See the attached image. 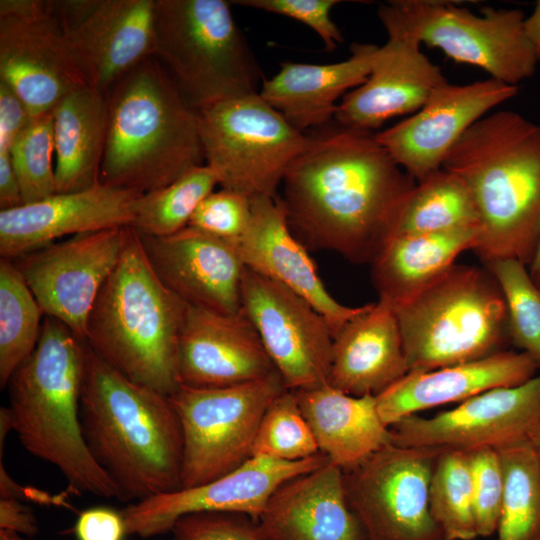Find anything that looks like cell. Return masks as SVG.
I'll list each match as a JSON object with an SVG mask.
<instances>
[{"instance_id":"cell-43","label":"cell","mask_w":540,"mask_h":540,"mask_svg":"<svg viewBox=\"0 0 540 540\" xmlns=\"http://www.w3.org/2000/svg\"><path fill=\"white\" fill-rule=\"evenodd\" d=\"M231 4L283 15L312 28L321 38L327 51L344 42L338 26L330 17L338 0H234Z\"/></svg>"},{"instance_id":"cell-28","label":"cell","mask_w":540,"mask_h":540,"mask_svg":"<svg viewBox=\"0 0 540 540\" xmlns=\"http://www.w3.org/2000/svg\"><path fill=\"white\" fill-rule=\"evenodd\" d=\"M378 48L354 43L347 59L332 64L284 61L258 93L299 131L321 129L334 119L337 100L366 82Z\"/></svg>"},{"instance_id":"cell-52","label":"cell","mask_w":540,"mask_h":540,"mask_svg":"<svg viewBox=\"0 0 540 540\" xmlns=\"http://www.w3.org/2000/svg\"><path fill=\"white\" fill-rule=\"evenodd\" d=\"M11 533H12L13 540H31V539L23 538V537L19 536L16 533H13V532H11Z\"/></svg>"},{"instance_id":"cell-31","label":"cell","mask_w":540,"mask_h":540,"mask_svg":"<svg viewBox=\"0 0 540 540\" xmlns=\"http://www.w3.org/2000/svg\"><path fill=\"white\" fill-rule=\"evenodd\" d=\"M478 228L393 236L371 263L379 299L395 307L427 287L455 263L463 251L474 249Z\"/></svg>"},{"instance_id":"cell-18","label":"cell","mask_w":540,"mask_h":540,"mask_svg":"<svg viewBox=\"0 0 540 540\" xmlns=\"http://www.w3.org/2000/svg\"><path fill=\"white\" fill-rule=\"evenodd\" d=\"M328 461L321 452L299 461L251 456L235 470L205 484L128 504L121 511L127 535L158 536L170 532L179 518L198 512L238 513L257 522L283 483Z\"/></svg>"},{"instance_id":"cell-29","label":"cell","mask_w":540,"mask_h":540,"mask_svg":"<svg viewBox=\"0 0 540 540\" xmlns=\"http://www.w3.org/2000/svg\"><path fill=\"white\" fill-rule=\"evenodd\" d=\"M318 449L342 470L352 468L390 443L373 395L353 396L329 383L293 391Z\"/></svg>"},{"instance_id":"cell-35","label":"cell","mask_w":540,"mask_h":540,"mask_svg":"<svg viewBox=\"0 0 540 540\" xmlns=\"http://www.w3.org/2000/svg\"><path fill=\"white\" fill-rule=\"evenodd\" d=\"M217 185V177L208 165L195 166L169 185L143 193L137 200L131 227L144 235H172L188 225L197 207Z\"/></svg>"},{"instance_id":"cell-19","label":"cell","mask_w":540,"mask_h":540,"mask_svg":"<svg viewBox=\"0 0 540 540\" xmlns=\"http://www.w3.org/2000/svg\"><path fill=\"white\" fill-rule=\"evenodd\" d=\"M519 88L489 78L440 85L421 109L375 138L415 182L442 168L445 157L478 120L518 94Z\"/></svg>"},{"instance_id":"cell-22","label":"cell","mask_w":540,"mask_h":540,"mask_svg":"<svg viewBox=\"0 0 540 540\" xmlns=\"http://www.w3.org/2000/svg\"><path fill=\"white\" fill-rule=\"evenodd\" d=\"M142 194L99 183L1 210V258L18 259L64 236L131 226Z\"/></svg>"},{"instance_id":"cell-23","label":"cell","mask_w":540,"mask_h":540,"mask_svg":"<svg viewBox=\"0 0 540 540\" xmlns=\"http://www.w3.org/2000/svg\"><path fill=\"white\" fill-rule=\"evenodd\" d=\"M275 370L243 309L227 315L188 305L178 343L180 385L229 387L261 379Z\"/></svg>"},{"instance_id":"cell-33","label":"cell","mask_w":540,"mask_h":540,"mask_svg":"<svg viewBox=\"0 0 540 540\" xmlns=\"http://www.w3.org/2000/svg\"><path fill=\"white\" fill-rule=\"evenodd\" d=\"M504 485L498 540L540 536V469L530 439L497 449Z\"/></svg>"},{"instance_id":"cell-34","label":"cell","mask_w":540,"mask_h":540,"mask_svg":"<svg viewBox=\"0 0 540 540\" xmlns=\"http://www.w3.org/2000/svg\"><path fill=\"white\" fill-rule=\"evenodd\" d=\"M43 312L22 273L10 259L0 260V386L6 388L16 369L38 343Z\"/></svg>"},{"instance_id":"cell-7","label":"cell","mask_w":540,"mask_h":540,"mask_svg":"<svg viewBox=\"0 0 540 540\" xmlns=\"http://www.w3.org/2000/svg\"><path fill=\"white\" fill-rule=\"evenodd\" d=\"M393 309L408 372L482 359L511 344L505 300L487 268L454 264Z\"/></svg>"},{"instance_id":"cell-6","label":"cell","mask_w":540,"mask_h":540,"mask_svg":"<svg viewBox=\"0 0 540 540\" xmlns=\"http://www.w3.org/2000/svg\"><path fill=\"white\" fill-rule=\"evenodd\" d=\"M108 131L100 183L141 193L204 164L198 113L150 57L107 93Z\"/></svg>"},{"instance_id":"cell-42","label":"cell","mask_w":540,"mask_h":540,"mask_svg":"<svg viewBox=\"0 0 540 540\" xmlns=\"http://www.w3.org/2000/svg\"><path fill=\"white\" fill-rule=\"evenodd\" d=\"M171 540H262L256 522L230 512H198L179 518Z\"/></svg>"},{"instance_id":"cell-47","label":"cell","mask_w":540,"mask_h":540,"mask_svg":"<svg viewBox=\"0 0 540 540\" xmlns=\"http://www.w3.org/2000/svg\"><path fill=\"white\" fill-rule=\"evenodd\" d=\"M20 183L9 152H0V211L23 205Z\"/></svg>"},{"instance_id":"cell-1","label":"cell","mask_w":540,"mask_h":540,"mask_svg":"<svg viewBox=\"0 0 540 540\" xmlns=\"http://www.w3.org/2000/svg\"><path fill=\"white\" fill-rule=\"evenodd\" d=\"M325 127L310 135L286 171L280 202L291 231L307 249L371 264L415 180L375 133Z\"/></svg>"},{"instance_id":"cell-44","label":"cell","mask_w":540,"mask_h":540,"mask_svg":"<svg viewBox=\"0 0 540 540\" xmlns=\"http://www.w3.org/2000/svg\"><path fill=\"white\" fill-rule=\"evenodd\" d=\"M75 535L78 540H123L127 531L121 512L97 507L80 514Z\"/></svg>"},{"instance_id":"cell-3","label":"cell","mask_w":540,"mask_h":540,"mask_svg":"<svg viewBox=\"0 0 540 540\" xmlns=\"http://www.w3.org/2000/svg\"><path fill=\"white\" fill-rule=\"evenodd\" d=\"M473 198L485 262H533L540 241V125L509 110L474 123L445 157Z\"/></svg>"},{"instance_id":"cell-8","label":"cell","mask_w":540,"mask_h":540,"mask_svg":"<svg viewBox=\"0 0 540 540\" xmlns=\"http://www.w3.org/2000/svg\"><path fill=\"white\" fill-rule=\"evenodd\" d=\"M152 57L196 111L260 89L262 72L230 1L156 0Z\"/></svg>"},{"instance_id":"cell-4","label":"cell","mask_w":540,"mask_h":540,"mask_svg":"<svg viewBox=\"0 0 540 540\" xmlns=\"http://www.w3.org/2000/svg\"><path fill=\"white\" fill-rule=\"evenodd\" d=\"M84 356L85 341L58 319L45 316L36 348L6 386L13 431L26 451L63 475L70 491L119 499L83 436Z\"/></svg>"},{"instance_id":"cell-37","label":"cell","mask_w":540,"mask_h":540,"mask_svg":"<svg viewBox=\"0 0 540 540\" xmlns=\"http://www.w3.org/2000/svg\"><path fill=\"white\" fill-rule=\"evenodd\" d=\"M486 267L505 300L510 343L529 354L540 368V286L517 259L493 260Z\"/></svg>"},{"instance_id":"cell-21","label":"cell","mask_w":540,"mask_h":540,"mask_svg":"<svg viewBox=\"0 0 540 540\" xmlns=\"http://www.w3.org/2000/svg\"><path fill=\"white\" fill-rule=\"evenodd\" d=\"M382 25L388 40L379 46L370 75L338 103L334 120L341 126L372 131L391 118L414 114L447 81L416 39L395 25Z\"/></svg>"},{"instance_id":"cell-50","label":"cell","mask_w":540,"mask_h":540,"mask_svg":"<svg viewBox=\"0 0 540 540\" xmlns=\"http://www.w3.org/2000/svg\"><path fill=\"white\" fill-rule=\"evenodd\" d=\"M540 273V241L536 251L535 258L530 265V275L534 278Z\"/></svg>"},{"instance_id":"cell-25","label":"cell","mask_w":540,"mask_h":540,"mask_svg":"<svg viewBox=\"0 0 540 540\" xmlns=\"http://www.w3.org/2000/svg\"><path fill=\"white\" fill-rule=\"evenodd\" d=\"M256 525L262 540H367L349 506L343 470L330 461L283 483Z\"/></svg>"},{"instance_id":"cell-20","label":"cell","mask_w":540,"mask_h":540,"mask_svg":"<svg viewBox=\"0 0 540 540\" xmlns=\"http://www.w3.org/2000/svg\"><path fill=\"white\" fill-rule=\"evenodd\" d=\"M138 234L156 276L186 304L227 315L242 311L245 265L236 242L191 226L168 236Z\"/></svg>"},{"instance_id":"cell-2","label":"cell","mask_w":540,"mask_h":540,"mask_svg":"<svg viewBox=\"0 0 540 540\" xmlns=\"http://www.w3.org/2000/svg\"><path fill=\"white\" fill-rule=\"evenodd\" d=\"M80 421L90 453L119 500L180 489L182 429L169 396L136 383L85 342Z\"/></svg>"},{"instance_id":"cell-36","label":"cell","mask_w":540,"mask_h":540,"mask_svg":"<svg viewBox=\"0 0 540 540\" xmlns=\"http://www.w3.org/2000/svg\"><path fill=\"white\" fill-rule=\"evenodd\" d=\"M431 515L446 540H473L477 535L472 501L469 453L442 451L428 492Z\"/></svg>"},{"instance_id":"cell-14","label":"cell","mask_w":540,"mask_h":540,"mask_svg":"<svg viewBox=\"0 0 540 540\" xmlns=\"http://www.w3.org/2000/svg\"><path fill=\"white\" fill-rule=\"evenodd\" d=\"M242 309L288 390L328 383L333 332L303 297L245 267Z\"/></svg>"},{"instance_id":"cell-17","label":"cell","mask_w":540,"mask_h":540,"mask_svg":"<svg viewBox=\"0 0 540 540\" xmlns=\"http://www.w3.org/2000/svg\"><path fill=\"white\" fill-rule=\"evenodd\" d=\"M128 227L74 235L16 259L44 316L58 319L81 340L98 293L120 258Z\"/></svg>"},{"instance_id":"cell-26","label":"cell","mask_w":540,"mask_h":540,"mask_svg":"<svg viewBox=\"0 0 540 540\" xmlns=\"http://www.w3.org/2000/svg\"><path fill=\"white\" fill-rule=\"evenodd\" d=\"M537 362L525 352L504 350L491 356L425 372H408L375 396L378 414L390 427L434 407L464 402L499 387L520 385L537 375Z\"/></svg>"},{"instance_id":"cell-32","label":"cell","mask_w":540,"mask_h":540,"mask_svg":"<svg viewBox=\"0 0 540 540\" xmlns=\"http://www.w3.org/2000/svg\"><path fill=\"white\" fill-rule=\"evenodd\" d=\"M478 228L477 210L464 181L441 168L417 182L404 196L389 237Z\"/></svg>"},{"instance_id":"cell-48","label":"cell","mask_w":540,"mask_h":540,"mask_svg":"<svg viewBox=\"0 0 540 540\" xmlns=\"http://www.w3.org/2000/svg\"><path fill=\"white\" fill-rule=\"evenodd\" d=\"M523 30L539 62L540 61V0L536 2L533 12L528 17H525L524 22H523Z\"/></svg>"},{"instance_id":"cell-53","label":"cell","mask_w":540,"mask_h":540,"mask_svg":"<svg viewBox=\"0 0 540 540\" xmlns=\"http://www.w3.org/2000/svg\"><path fill=\"white\" fill-rule=\"evenodd\" d=\"M533 279L540 286V273L536 277H534Z\"/></svg>"},{"instance_id":"cell-40","label":"cell","mask_w":540,"mask_h":540,"mask_svg":"<svg viewBox=\"0 0 540 540\" xmlns=\"http://www.w3.org/2000/svg\"><path fill=\"white\" fill-rule=\"evenodd\" d=\"M473 514L477 535L489 537L498 529L504 477L499 453L493 448L468 452Z\"/></svg>"},{"instance_id":"cell-9","label":"cell","mask_w":540,"mask_h":540,"mask_svg":"<svg viewBox=\"0 0 540 540\" xmlns=\"http://www.w3.org/2000/svg\"><path fill=\"white\" fill-rule=\"evenodd\" d=\"M197 113L205 164L221 188L250 199L277 197L286 171L311 140L259 93L229 98Z\"/></svg>"},{"instance_id":"cell-27","label":"cell","mask_w":540,"mask_h":540,"mask_svg":"<svg viewBox=\"0 0 540 540\" xmlns=\"http://www.w3.org/2000/svg\"><path fill=\"white\" fill-rule=\"evenodd\" d=\"M408 373L393 307L383 299L334 336L328 383L353 396H377Z\"/></svg>"},{"instance_id":"cell-49","label":"cell","mask_w":540,"mask_h":540,"mask_svg":"<svg viewBox=\"0 0 540 540\" xmlns=\"http://www.w3.org/2000/svg\"><path fill=\"white\" fill-rule=\"evenodd\" d=\"M529 439H530V441H531V443L533 445V448L535 450L536 457H537V460H538L539 469H540V423L537 426V428L532 432Z\"/></svg>"},{"instance_id":"cell-39","label":"cell","mask_w":540,"mask_h":540,"mask_svg":"<svg viewBox=\"0 0 540 540\" xmlns=\"http://www.w3.org/2000/svg\"><path fill=\"white\" fill-rule=\"evenodd\" d=\"M10 156L24 204L43 200L56 193L52 111L33 116L13 143Z\"/></svg>"},{"instance_id":"cell-45","label":"cell","mask_w":540,"mask_h":540,"mask_svg":"<svg viewBox=\"0 0 540 540\" xmlns=\"http://www.w3.org/2000/svg\"><path fill=\"white\" fill-rule=\"evenodd\" d=\"M33 116L14 90L0 80V152H9Z\"/></svg>"},{"instance_id":"cell-13","label":"cell","mask_w":540,"mask_h":540,"mask_svg":"<svg viewBox=\"0 0 540 540\" xmlns=\"http://www.w3.org/2000/svg\"><path fill=\"white\" fill-rule=\"evenodd\" d=\"M0 80L32 116L53 111L88 85L65 43L54 0L0 1Z\"/></svg>"},{"instance_id":"cell-41","label":"cell","mask_w":540,"mask_h":540,"mask_svg":"<svg viewBox=\"0 0 540 540\" xmlns=\"http://www.w3.org/2000/svg\"><path fill=\"white\" fill-rule=\"evenodd\" d=\"M251 219V199L221 188L210 193L197 207L187 226L237 242Z\"/></svg>"},{"instance_id":"cell-12","label":"cell","mask_w":540,"mask_h":540,"mask_svg":"<svg viewBox=\"0 0 540 540\" xmlns=\"http://www.w3.org/2000/svg\"><path fill=\"white\" fill-rule=\"evenodd\" d=\"M441 452L390 442L343 470L349 506L367 540H446L428 500Z\"/></svg>"},{"instance_id":"cell-46","label":"cell","mask_w":540,"mask_h":540,"mask_svg":"<svg viewBox=\"0 0 540 540\" xmlns=\"http://www.w3.org/2000/svg\"><path fill=\"white\" fill-rule=\"evenodd\" d=\"M0 530L33 536L38 532L37 518L20 499L0 498Z\"/></svg>"},{"instance_id":"cell-11","label":"cell","mask_w":540,"mask_h":540,"mask_svg":"<svg viewBox=\"0 0 540 540\" xmlns=\"http://www.w3.org/2000/svg\"><path fill=\"white\" fill-rule=\"evenodd\" d=\"M285 390L277 370L229 387L179 385L169 399L183 437L180 489L215 480L248 460L263 415Z\"/></svg>"},{"instance_id":"cell-38","label":"cell","mask_w":540,"mask_h":540,"mask_svg":"<svg viewBox=\"0 0 540 540\" xmlns=\"http://www.w3.org/2000/svg\"><path fill=\"white\" fill-rule=\"evenodd\" d=\"M314 434L293 391L285 390L267 408L251 456L299 461L319 453Z\"/></svg>"},{"instance_id":"cell-30","label":"cell","mask_w":540,"mask_h":540,"mask_svg":"<svg viewBox=\"0 0 540 540\" xmlns=\"http://www.w3.org/2000/svg\"><path fill=\"white\" fill-rule=\"evenodd\" d=\"M52 113L56 193L99 184L108 131L107 96L82 86L67 94Z\"/></svg>"},{"instance_id":"cell-10","label":"cell","mask_w":540,"mask_h":540,"mask_svg":"<svg viewBox=\"0 0 540 540\" xmlns=\"http://www.w3.org/2000/svg\"><path fill=\"white\" fill-rule=\"evenodd\" d=\"M382 24H392L420 44L440 49L457 63L476 66L500 82L518 86L533 76L538 60L519 9L484 7L480 15L456 2L392 0L380 4Z\"/></svg>"},{"instance_id":"cell-51","label":"cell","mask_w":540,"mask_h":540,"mask_svg":"<svg viewBox=\"0 0 540 540\" xmlns=\"http://www.w3.org/2000/svg\"><path fill=\"white\" fill-rule=\"evenodd\" d=\"M0 540H13L12 533L6 530H0Z\"/></svg>"},{"instance_id":"cell-24","label":"cell","mask_w":540,"mask_h":540,"mask_svg":"<svg viewBox=\"0 0 540 540\" xmlns=\"http://www.w3.org/2000/svg\"><path fill=\"white\" fill-rule=\"evenodd\" d=\"M246 268L306 299L329 323L334 336L366 305L349 307L326 290L308 249L295 237L277 197L251 199V219L236 242Z\"/></svg>"},{"instance_id":"cell-15","label":"cell","mask_w":540,"mask_h":540,"mask_svg":"<svg viewBox=\"0 0 540 540\" xmlns=\"http://www.w3.org/2000/svg\"><path fill=\"white\" fill-rule=\"evenodd\" d=\"M65 43L86 83L107 95L153 56L156 0H56Z\"/></svg>"},{"instance_id":"cell-5","label":"cell","mask_w":540,"mask_h":540,"mask_svg":"<svg viewBox=\"0 0 540 540\" xmlns=\"http://www.w3.org/2000/svg\"><path fill=\"white\" fill-rule=\"evenodd\" d=\"M187 309L156 276L129 226L120 258L89 313L84 341L130 380L170 396L180 385L178 343Z\"/></svg>"},{"instance_id":"cell-16","label":"cell","mask_w":540,"mask_h":540,"mask_svg":"<svg viewBox=\"0 0 540 540\" xmlns=\"http://www.w3.org/2000/svg\"><path fill=\"white\" fill-rule=\"evenodd\" d=\"M539 423L540 374L520 385L488 390L432 417H405L389 431L395 445L470 452L529 439Z\"/></svg>"},{"instance_id":"cell-54","label":"cell","mask_w":540,"mask_h":540,"mask_svg":"<svg viewBox=\"0 0 540 540\" xmlns=\"http://www.w3.org/2000/svg\"><path fill=\"white\" fill-rule=\"evenodd\" d=\"M537 540H540V536L537 538Z\"/></svg>"}]
</instances>
